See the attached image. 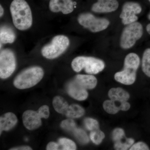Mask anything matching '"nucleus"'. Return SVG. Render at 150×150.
<instances>
[{
  "label": "nucleus",
  "instance_id": "f257e3e1",
  "mask_svg": "<svg viewBox=\"0 0 150 150\" xmlns=\"http://www.w3.org/2000/svg\"><path fill=\"white\" fill-rule=\"evenodd\" d=\"M10 11L14 26L19 30H26L33 23L32 12L29 5L25 0H13Z\"/></svg>",
  "mask_w": 150,
  "mask_h": 150
},
{
  "label": "nucleus",
  "instance_id": "f03ea898",
  "mask_svg": "<svg viewBox=\"0 0 150 150\" xmlns=\"http://www.w3.org/2000/svg\"><path fill=\"white\" fill-rule=\"evenodd\" d=\"M140 64L138 55L130 53L125 57L124 68L122 71L116 73L114 76L115 80L126 85H131L135 82L137 72Z\"/></svg>",
  "mask_w": 150,
  "mask_h": 150
},
{
  "label": "nucleus",
  "instance_id": "7ed1b4c3",
  "mask_svg": "<svg viewBox=\"0 0 150 150\" xmlns=\"http://www.w3.org/2000/svg\"><path fill=\"white\" fill-rule=\"evenodd\" d=\"M44 75L43 69L38 67H30L23 71L16 77L14 86L19 89L30 88L36 85Z\"/></svg>",
  "mask_w": 150,
  "mask_h": 150
},
{
  "label": "nucleus",
  "instance_id": "20e7f679",
  "mask_svg": "<svg viewBox=\"0 0 150 150\" xmlns=\"http://www.w3.org/2000/svg\"><path fill=\"white\" fill-rule=\"evenodd\" d=\"M71 67L76 72H80L83 69L90 74H96L104 69L105 64L100 59L92 57L78 56L73 60Z\"/></svg>",
  "mask_w": 150,
  "mask_h": 150
},
{
  "label": "nucleus",
  "instance_id": "39448f33",
  "mask_svg": "<svg viewBox=\"0 0 150 150\" xmlns=\"http://www.w3.org/2000/svg\"><path fill=\"white\" fill-rule=\"evenodd\" d=\"M69 43V40L67 36L56 35L52 39L51 43L43 46L41 54L46 59H56L67 50Z\"/></svg>",
  "mask_w": 150,
  "mask_h": 150
},
{
  "label": "nucleus",
  "instance_id": "423d86ee",
  "mask_svg": "<svg viewBox=\"0 0 150 150\" xmlns=\"http://www.w3.org/2000/svg\"><path fill=\"white\" fill-rule=\"evenodd\" d=\"M143 34V27L138 22L127 25L123 29L120 39L121 48L128 49L132 48Z\"/></svg>",
  "mask_w": 150,
  "mask_h": 150
},
{
  "label": "nucleus",
  "instance_id": "0eeeda50",
  "mask_svg": "<svg viewBox=\"0 0 150 150\" xmlns=\"http://www.w3.org/2000/svg\"><path fill=\"white\" fill-rule=\"evenodd\" d=\"M80 24L92 32H100L107 28L110 22L105 18H100L90 13H81L78 17Z\"/></svg>",
  "mask_w": 150,
  "mask_h": 150
},
{
  "label": "nucleus",
  "instance_id": "6e6552de",
  "mask_svg": "<svg viewBox=\"0 0 150 150\" xmlns=\"http://www.w3.org/2000/svg\"><path fill=\"white\" fill-rule=\"evenodd\" d=\"M16 68L15 56L10 49H6L0 54V77L6 79L9 77Z\"/></svg>",
  "mask_w": 150,
  "mask_h": 150
},
{
  "label": "nucleus",
  "instance_id": "1a4fd4ad",
  "mask_svg": "<svg viewBox=\"0 0 150 150\" xmlns=\"http://www.w3.org/2000/svg\"><path fill=\"white\" fill-rule=\"evenodd\" d=\"M142 8L139 3L135 2H126L123 4L120 18L123 24H131L137 21L138 17L137 14L141 13Z\"/></svg>",
  "mask_w": 150,
  "mask_h": 150
},
{
  "label": "nucleus",
  "instance_id": "9d476101",
  "mask_svg": "<svg viewBox=\"0 0 150 150\" xmlns=\"http://www.w3.org/2000/svg\"><path fill=\"white\" fill-rule=\"evenodd\" d=\"M41 118L37 111L34 110H26L22 115L23 125L29 130H35L40 127L42 125Z\"/></svg>",
  "mask_w": 150,
  "mask_h": 150
},
{
  "label": "nucleus",
  "instance_id": "9b49d317",
  "mask_svg": "<svg viewBox=\"0 0 150 150\" xmlns=\"http://www.w3.org/2000/svg\"><path fill=\"white\" fill-rule=\"evenodd\" d=\"M74 5L72 0H50L49 8L52 12H61L67 14L72 12Z\"/></svg>",
  "mask_w": 150,
  "mask_h": 150
},
{
  "label": "nucleus",
  "instance_id": "f8f14e48",
  "mask_svg": "<svg viewBox=\"0 0 150 150\" xmlns=\"http://www.w3.org/2000/svg\"><path fill=\"white\" fill-rule=\"evenodd\" d=\"M118 6L117 0H97L92 6L91 10L96 13H107L115 11Z\"/></svg>",
  "mask_w": 150,
  "mask_h": 150
},
{
  "label": "nucleus",
  "instance_id": "ddd939ff",
  "mask_svg": "<svg viewBox=\"0 0 150 150\" xmlns=\"http://www.w3.org/2000/svg\"><path fill=\"white\" fill-rule=\"evenodd\" d=\"M67 90L69 95L77 100H84L88 97L87 90L79 85L74 80L68 84Z\"/></svg>",
  "mask_w": 150,
  "mask_h": 150
},
{
  "label": "nucleus",
  "instance_id": "4468645a",
  "mask_svg": "<svg viewBox=\"0 0 150 150\" xmlns=\"http://www.w3.org/2000/svg\"><path fill=\"white\" fill-rule=\"evenodd\" d=\"M104 110L110 114H116L119 110L127 111L130 109L131 105L127 101H119L106 100L103 103Z\"/></svg>",
  "mask_w": 150,
  "mask_h": 150
},
{
  "label": "nucleus",
  "instance_id": "2eb2a0df",
  "mask_svg": "<svg viewBox=\"0 0 150 150\" xmlns=\"http://www.w3.org/2000/svg\"><path fill=\"white\" fill-rule=\"evenodd\" d=\"M16 115L11 112H6L0 117V132L8 131L13 128L17 123Z\"/></svg>",
  "mask_w": 150,
  "mask_h": 150
},
{
  "label": "nucleus",
  "instance_id": "dca6fc26",
  "mask_svg": "<svg viewBox=\"0 0 150 150\" xmlns=\"http://www.w3.org/2000/svg\"><path fill=\"white\" fill-rule=\"evenodd\" d=\"M74 80L86 89H92L96 86L97 83L96 78L90 75H76Z\"/></svg>",
  "mask_w": 150,
  "mask_h": 150
},
{
  "label": "nucleus",
  "instance_id": "f3484780",
  "mask_svg": "<svg viewBox=\"0 0 150 150\" xmlns=\"http://www.w3.org/2000/svg\"><path fill=\"white\" fill-rule=\"evenodd\" d=\"M108 95L110 99L115 101H127L130 98L129 93L121 88L110 89Z\"/></svg>",
  "mask_w": 150,
  "mask_h": 150
},
{
  "label": "nucleus",
  "instance_id": "a211bd4d",
  "mask_svg": "<svg viewBox=\"0 0 150 150\" xmlns=\"http://www.w3.org/2000/svg\"><path fill=\"white\" fill-rule=\"evenodd\" d=\"M15 33L11 28L6 25L1 27L0 30L1 43H12L15 41Z\"/></svg>",
  "mask_w": 150,
  "mask_h": 150
},
{
  "label": "nucleus",
  "instance_id": "6ab92c4d",
  "mask_svg": "<svg viewBox=\"0 0 150 150\" xmlns=\"http://www.w3.org/2000/svg\"><path fill=\"white\" fill-rule=\"evenodd\" d=\"M53 105L55 110L60 114L66 115L69 109L68 102L62 97L56 96L53 100Z\"/></svg>",
  "mask_w": 150,
  "mask_h": 150
},
{
  "label": "nucleus",
  "instance_id": "aec40b11",
  "mask_svg": "<svg viewBox=\"0 0 150 150\" xmlns=\"http://www.w3.org/2000/svg\"><path fill=\"white\" fill-rule=\"evenodd\" d=\"M84 113L83 108L79 105L74 104L69 105L66 115L69 118H79L82 116Z\"/></svg>",
  "mask_w": 150,
  "mask_h": 150
},
{
  "label": "nucleus",
  "instance_id": "412c9836",
  "mask_svg": "<svg viewBox=\"0 0 150 150\" xmlns=\"http://www.w3.org/2000/svg\"><path fill=\"white\" fill-rule=\"evenodd\" d=\"M142 69L145 74L150 78V48H147L143 54Z\"/></svg>",
  "mask_w": 150,
  "mask_h": 150
},
{
  "label": "nucleus",
  "instance_id": "4be33fe9",
  "mask_svg": "<svg viewBox=\"0 0 150 150\" xmlns=\"http://www.w3.org/2000/svg\"><path fill=\"white\" fill-rule=\"evenodd\" d=\"M134 140L131 138H125V137L120 141L115 142L114 148L116 150H127L134 144Z\"/></svg>",
  "mask_w": 150,
  "mask_h": 150
},
{
  "label": "nucleus",
  "instance_id": "5701e85b",
  "mask_svg": "<svg viewBox=\"0 0 150 150\" xmlns=\"http://www.w3.org/2000/svg\"><path fill=\"white\" fill-rule=\"evenodd\" d=\"M72 133L76 139L81 144H85L88 143L89 140L88 136L83 129L76 128L73 131Z\"/></svg>",
  "mask_w": 150,
  "mask_h": 150
},
{
  "label": "nucleus",
  "instance_id": "b1692460",
  "mask_svg": "<svg viewBox=\"0 0 150 150\" xmlns=\"http://www.w3.org/2000/svg\"><path fill=\"white\" fill-rule=\"evenodd\" d=\"M105 134L99 129L91 131L90 134V138L92 142L96 145H99L104 139Z\"/></svg>",
  "mask_w": 150,
  "mask_h": 150
},
{
  "label": "nucleus",
  "instance_id": "393cba45",
  "mask_svg": "<svg viewBox=\"0 0 150 150\" xmlns=\"http://www.w3.org/2000/svg\"><path fill=\"white\" fill-rule=\"evenodd\" d=\"M59 144L62 147L61 149L63 150H75L76 146L74 142L67 138H61L59 140Z\"/></svg>",
  "mask_w": 150,
  "mask_h": 150
},
{
  "label": "nucleus",
  "instance_id": "a878e982",
  "mask_svg": "<svg viewBox=\"0 0 150 150\" xmlns=\"http://www.w3.org/2000/svg\"><path fill=\"white\" fill-rule=\"evenodd\" d=\"M61 127L65 131L71 132L77 128L76 123L72 119H67L62 121Z\"/></svg>",
  "mask_w": 150,
  "mask_h": 150
},
{
  "label": "nucleus",
  "instance_id": "bb28decb",
  "mask_svg": "<svg viewBox=\"0 0 150 150\" xmlns=\"http://www.w3.org/2000/svg\"><path fill=\"white\" fill-rule=\"evenodd\" d=\"M84 124L86 128L89 131H93L99 129L98 122L93 118H86L84 120Z\"/></svg>",
  "mask_w": 150,
  "mask_h": 150
},
{
  "label": "nucleus",
  "instance_id": "cd10ccee",
  "mask_svg": "<svg viewBox=\"0 0 150 150\" xmlns=\"http://www.w3.org/2000/svg\"><path fill=\"white\" fill-rule=\"evenodd\" d=\"M125 137V132L123 129L117 128L112 133V139L114 142H118Z\"/></svg>",
  "mask_w": 150,
  "mask_h": 150
},
{
  "label": "nucleus",
  "instance_id": "c85d7f7f",
  "mask_svg": "<svg viewBox=\"0 0 150 150\" xmlns=\"http://www.w3.org/2000/svg\"><path fill=\"white\" fill-rule=\"evenodd\" d=\"M37 112L41 118L47 119L49 117L50 112H49V107L48 105H42L39 108Z\"/></svg>",
  "mask_w": 150,
  "mask_h": 150
},
{
  "label": "nucleus",
  "instance_id": "c756f323",
  "mask_svg": "<svg viewBox=\"0 0 150 150\" xmlns=\"http://www.w3.org/2000/svg\"><path fill=\"white\" fill-rule=\"evenodd\" d=\"M149 148L145 143L139 142L133 145L130 149V150H149Z\"/></svg>",
  "mask_w": 150,
  "mask_h": 150
},
{
  "label": "nucleus",
  "instance_id": "7c9ffc66",
  "mask_svg": "<svg viewBox=\"0 0 150 150\" xmlns=\"http://www.w3.org/2000/svg\"><path fill=\"white\" fill-rule=\"evenodd\" d=\"M59 145L57 143L54 142H51L48 143L46 146L47 150H59Z\"/></svg>",
  "mask_w": 150,
  "mask_h": 150
},
{
  "label": "nucleus",
  "instance_id": "2f4dec72",
  "mask_svg": "<svg viewBox=\"0 0 150 150\" xmlns=\"http://www.w3.org/2000/svg\"><path fill=\"white\" fill-rule=\"evenodd\" d=\"M10 150H31L32 149L28 146H21L10 149Z\"/></svg>",
  "mask_w": 150,
  "mask_h": 150
},
{
  "label": "nucleus",
  "instance_id": "473e14b6",
  "mask_svg": "<svg viewBox=\"0 0 150 150\" xmlns=\"http://www.w3.org/2000/svg\"><path fill=\"white\" fill-rule=\"evenodd\" d=\"M148 18L149 20L150 21V11L148 15ZM146 29L148 33L150 35V23H149L147 25L146 27Z\"/></svg>",
  "mask_w": 150,
  "mask_h": 150
},
{
  "label": "nucleus",
  "instance_id": "72a5a7b5",
  "mask_svg": "<svg viewBox=\"0 0 150 150\" xmlns=\"http://www.w3.org/2000/svg\"><path fill=\"white\" fill-rule=\"evenodd\" d=\"M0 9H1V10H0V12H1V13H0V16L2 17L3 14H4V9L1 5L0 6Z\"/></svg>",
  "mask_w": 150,
  "mask_h": 150
},
{
  "label": "nucleus",
  "instance_id": "f704fd0d",
  "mask_svg": "<svg viewBox=\"0 0 150 150\" xmlns=\"http://www.w3.org/2000/svg\"><path fill=\"white\" fill-rule=\"evenodd\" d=\"M149 1L150 3V0H149Z\"/></svg>",
  "mask_w": 150,
  "mask_h": 150
}]
</instances>
